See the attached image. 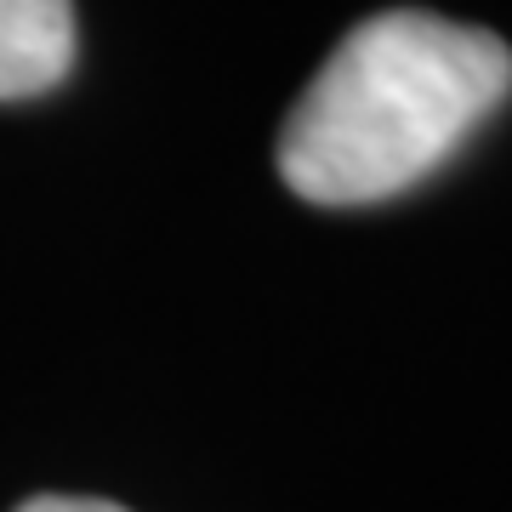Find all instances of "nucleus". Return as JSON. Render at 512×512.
Returning <instances> with one entry per match:
<instances>
[{"label": "nucleus", "mask_w": 512, "mask_h": 512, "mask_svg": "<svg viewBox=\"0 0 512 512\" xmlns=\"http://www.w3.org/2000/svg\"><path fill=\"white\" fill-rule=\"evenodd\" d=\"M512 92L490 29L393 6L353 29L279 131V177L308 205H382L461 154Z\"/></svg>", "instance_id": "f257e3e1"}, {"label": "nucleus", "mask_w": 512, "mask_h": 512, "mask_svg": "<svg viewBox=\"0 0 512 512\" xmlns=\"http://www.w3.org/2000/svg\"><path fill=\"white\" fill-rule=\"evenodd\" d=\"M18 512H126V507L97 501V495H35V501H23Z\"/></svg>", "instance_id": "7ed1b4c3"}, {"label": "nucleus", "mask_w": 512, "mask_h": 512, "mask_svg": "<svg viewBox=\"0 0 512 512\" xmlns=\"http://www.w3.org/2000/svg\"><path fill=\"white\" fill-rule=\"evenodd\" d=\"M74 69L69 0H0V103L40 97Z\"/></svg>", "instance_id": "f03ea898"}]
</instances>
